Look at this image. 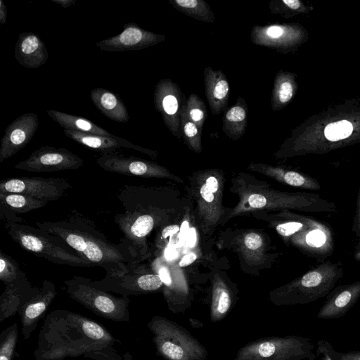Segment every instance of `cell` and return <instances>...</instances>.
Returning <instances> with one entry per match:
<instances>
[{"label":"cell","instance_id":"cell-1","mask_svg":"<svg viewBox=\"0 0 360 360\" xmlns=\"http://www.w3.org/2000/svg\"><path fill=\"white\" fill-rule=\"evenodd\" d=\"M118 340L103 326L67 309L48 314L40 329L34 360H64L113 346Z\"/></svg>","mask_w":360,"mask_h":360},{"label":"cell","instance_id":"cell-2","mask_svg":"<svg viewBox=\"0 0 360 360\" xmlns=\"http://www.w3.org/2000/svg\"><path fill=\"white\" fill-rule=\"evenodd\" d=\"M37 227L59 237L94 266L103 268L105 276H119L134 261L121 243H112L94 221L75 210L68 217L56 221H37ZM136 263V262H134Z\"/></svg>","mask_w":360,"mask_h":360},{"label":"cell","instance_id":"cell-3","mask_svg":"<svg viewBox=\"0 0 360 360\" xmlns=\"http://www.w3.org/2000/svg\"><path fill=\"white\" fill-rule=\"evenodd\" d=\"M123 212L114 215L115 223L124 235L121 244L136 263L149 255L147 236L161 221L159 209L153 203L152 189L125 184L116 194Z\"/></svg>","mask_w":360,"mask_h":360},{"label":"cell","instance_id":"cell-4","mask_svg":"<svg viewBox=\"0 0 360 360\" xmlns=\"http://www.w3.org/2000/svg\"><path fill=\"white\" fill-rule=\"evenodd\" d=\"M275 229L286 243L317 261L324 262L335 248L334 233L326 223L309 216L284 210Z\"/></svg>","mask_w":360,"mask_h":360},{"label":"cell","instance_id":"cell-5","mask_svg":"<svg viewBox=\"0 0 360 360\" xmlns=\"http://www.w3.org/2000/svg\"><path fill=\"white\" fill-rule=\"evenodd\" d=\"M343 274L342 263L326 260L271 291L269 299L277 306L309 304L327 296Z\"/></svg>","mask_w":360,"mask_h":360},{"label":"cell","instance_id":"cell-6","mask_svg":"<svg viewBox=\"0 0 360 360\" xmlns=\"http://www.w3.org/2000/svg\"><path fill=\"white\" fill-rule=\"evenodd\" d=\"M8 236L21 248L55 264L75 267L94 266L58 236L23 223L4 221Z\"/></svg>","mask_w":360,"mask_h":360},{"label":"cell","instance_id":"cell-7","mask_svg":"<svg viewBox=\"0 0 360 360\" xmlns=\"http://www.w3.org/2000/svg\"><path fill=\"white\" fill-rule=\"evenodd\" d=\"M240 195V200L231 211L230 217L243 212L264 209H290L309 212H338L334 202L323 199L316 193L248 188Z\"/></svg>","mask_w":360,"mask_h":360},{"label":"cell","instance_id":"cell-8","mask_svg":"<svg viewBox=\"0 0 360 360\" xmlns=\"http://www.w3.org/2000/svg\"><path fill=\"white\" fill-rule=\"evenodd\" d=\"M156 353L165 360H206L207 349L185 328L162 316L147 323Z\"/></svg>","mask_w":360,"mask_h":360},{"label":"cell","instance_id":"cell-9","mask_svg":"<svg viewBox=\"0 0 360 360\" xmlns=\"http://www.w3.org/2000/svg\"><path fill=\"white\" fill-rule=\"evenodd\" d=\"M314 349L309 338L269 336L243 345L231 360H315Z\"/></svg>","mask_w":360,"mask_h":360},{"label":"cell","instance_id":"cell-10","mask_svg":"<svg viewBox=\"0 0 360 360\" xmlns=\"http://www.w3.org/2000/svg\"><path fill=\"white\" fill-rule=\"evenodd\" d=\"M66 292L96 315L116 322L130 320L129 296L117 297L91 285L90 279L74 276L65 280Z\"/></svg>","mask_w":360,"mask_h":360},{"label":"cell","instance_id":"cell-11","mask_svg":"<svg viewBox=\"0 0 360 360\" xmlns=\"http://www.w3.org/2000/svg\"><path fill=\"white\" fill-rule=\"evenodd\" d=\"M129 263L127 271L119 276H105L100 281L90 283L94 287L118 293L122 296L138 295L160 291L164 287L158 274L151 273L138 265Z\"/></svg>","mask_w":360,"mask_h":360},{"label":"cell","instance_id":"cell-12","mask_svg":"<svg viewBox=\"0 0 360 360\" xmlns=\"http://www.w3.org/2000/svg\"><path fill=\"white\" fill-rule=\"evenodd\" d=\"M72 187L60 177L22 176L0 181V193H22L47 202L58 200Z\"/></svg>","mask_w":360,"mask_h":360},{"label":"cell","instance_id":"cell-13","mask_svg":"<svg viewBox=\"0 0 360 360\" xmlns=\"http://www.w3.org/2000/svg\"><path fill=\"white\" fill-rule=\"evenodd\" d=\"M83 163L80 157L65 148L46 146L33 151L14 168L30 172H52L76 169Z\"/></svg>","mask_w":360,"mask_h":360},{"label":"cell","instance_id":"cell-14","mask_svg":"<svg viewBox=\"0 0 360 360\" xmlns=\"http://www.w3.org/2000/svg\"><path fill=\"white\" fill-rule=\"evenodd\" d=\"M153 98L166 127L174 136L181 138V115L186 101L179 85L170 79H162L155 85Z\"/></svg>","mask_w":360,"mask_h":360},{"label":"cell","instance_id":"cell-15","mask_svg":"<svg viewBox=\"0 0 360 360\" xmlns=\"http://www.w3.org/2000/svg\"><path fill=\"white\" fill-rule=\"evenodd\" d=\"M96 162L100 167L110 172L143 178H169L182 181L163 166L133 156L102 153Z\"/></svg>","mask_w":360,"mask_h":360},{"label":"cell","instance_id":"cell-16","mask_svg":"<svg viewBox=\"0 0 360 360\" xmlns=\"http://www.w3.org/2000/svg\"><path fill=\"white\" fill-rule=\"evenodd\" d=\"M120 33L96 43L103 51H138L165 41V36L140 27L136 22H127Z\"/></svg>","mask_w":360,"mask_h":360},{"label":"cell","instance_id":"cell-17","mask_svg":"<svg viewBox=\"0 0 360 360\" xmlns=\"http://www.w3.org/2000/svg\"><path fill=\"white\" fill-rule=\"evenodd\" d=\"M39 124L38 115L34 112L24 113L11 122L1 139L0 162L26 146L34 137Z\"/></svg>","mask_w":360,"mask_h":360},{"label":"cell","instance_id":"cell-18","mask_svg":"<svg viewBox=\"0 0 360 360\" xmlns=\"http://www.w3.org/2000/svg\"><path fill=\"white\" fill-rule=\"evenodd\" d=\"M56 295V285L46 279L32 297L20 309L18 314L20 318L21 330L25 340L30 338Z\"/></svg>","mask_w":360,"mask_h":360},{"label":"cell","instance_id":"cell-19","mask_svg":"<svg viewBox=\"0 0 360 360\" xmlns=\"http://www.w3.org/2000/svg\"><path fill=\"white\" fill-rule=\"evenodd\" d=\"M359 298V281L338 285L328 294L316 316L322 319L342 317L355 305Z\"/></svg>","mask_w":360,"mask_h":360},{"label":"cell","instance_id":"cell-20","mask_svg":"<svg viewBox=\"0 0 360 360\" xmlns=\"http://www.w3.org/2000/svg\"><path fill=\"white\" fill-rule=\"evenodd\" d=\"M63 132L67 137L72 141L102 153H112L116 149L125 148L145 153L152 158H156L158 155V153L155 150L135 145L115 135L112 136H100L69 129H64Z\"/></svg>","mask_w":360,"mask_h":360},{"label":"cell","instance_id":"cell-21","mask_svg":"<svg viewBox=\"0 0 360 360\" xmlns=\"http://www.w3.org/2000/svg\"><path fill=\"white\" fill-rule=\"evenodd\" d=\"M14 52L17 62L30 69L41 67L46 63L49 58L46 44L32 32H24L20 34Z\"/></svg>","mask_w":360,"mask_h":360},{"label":"cell","instance_id":"cell-22","mask_svg":"<svg viewBox=\"0 0 360 360\" xmlns=\"http://www.w3.org/2000/svg\"><path fill=\"white\" fill-rule=\"evenodd\" d=\"M38 289L31 285L27 276L5 285L0 296V322L18 313Z\"/></svg>","mask_w":360,"mask_h":360},{"label":"cell","instance_id":"cell-23","mask_svg":"<svg viewBox=\"0 0 360 360\" xmlns=\"http://www.w3.org/2000/svg\"><path fill=\"white\" fill-rule=\"evenodd\" d=\"M205 96L213 115H219L226 108L229 98V83L225 74L211 67L204 69Z\"/></svg>","mask_w":360,"mask_h":360},{"label":"cell","instance_id":"cell-24","mask_svg":"<svg viewBox=\"0 0 360 360\" xmlns=\"http://www.w3.org/2000/svg\"><path fill=\"white\" fill-rule=\"evenodd\" d=\"M248 168L290 186L313 191L321 188L316 179L297 171L263 163H251Z\"/></svg>","mask_w":360,"mask_h":360},{"label":"cell","instance_id":"cell-25","mask_svg":"<svg viewBox=\"0 0 360 360\" xmlns=\"http://www.w3.org/2000/svg\"><path fill=\"white\" fill-rule=\"evenodd\" d=\"M236 302V293L218 274H215L211 285L210 317L216 323L224 319Z\"/></svg>","mask_w":360,"mask_h":360},{"label":"cell","instance_id":"cell-26","mask_svg":"<svg viewBox=\"0 0 360 360\" xmlns=\"http://www.w3.org/2000/svg\"><path fill=\"white\" fill-rule=\"evenodd\" d=\"M90 98L96 108L106 117L120 123H126L129 115L126 105L119 96L110 90L98 87L90 91Z\"/></svg>","mask_w":360,"mask_h":360},{"label":"cell","instance_id":"cell-27","mask_svg":"<svg viewBox=\"0 0 360 360\" xmlns=\"http://www.w3.org/2000/svg\"><path fill=\"white\" fill-rule=\"evenodd\" d=\"M248 105L243 97H238L236 103L224 113L222 118V131L233 141L239 139L247 127Z\"/></svg>","mask_w":360,"mask_h":360},{"label":"cell","instance_id":"cell-28","mask_svg":"<svg viewBox=\"0 0 360 360\" xmlns=\"http://www.w3.org/2000/svg\"><path fill=\"white\" fill-rule=\"evenodd\" d=\"M198 195L199 214L201 217L203 231L205 233L206 229L212 228L219 221L221 214L220 211L221 197L210 191L205 182L199 187Z\"/></svg>","mask_w":360,"mask_h":360},{"label":"cell","instance_id":"cell-29","mask_svg":"<svg viewBox=\"0 0 360 360\" xmlns=\"http://www.w3.org/2000/svg\"><path fill=\"white\" fill-rule=\"evenodd\" d=\"M47 114L64 129L100 136H112L114 135L85 117L56 110H49Z\"/></svg>","mask_w":360,"mask_h":360},{"label":"cell","instance_id":"cell-30","mask_svg":"<svg viewBox=\"0 0 360 360\" xmlns=\"http://www.w3.org/2000/svg\"><path fill=\"white\" fill-rule=\"evenodd\" d=\"M48 202L22 193H0V207L15 214L43 207Z\"/></svg>","mask_w":360,"mask_h":360},{"label":"cell","instance_id":"cell-31","mask_svg":"<svg viewBox=\"0 0 360 360\" xmlns=\"http://www.w3.org/2000/svg\"><path fill=\"white\" fill-rule=\"evenodd\" d=\"M175 9L195 20L212 23L215 16L210 5L204 0H169Z\"/></svg>","mask_w":360,"mask_h":360},{"label":"cell","instance_id":"cell-32","mask_svg":"<svg viewBox=\"0 0 360 360\" xmlns=\"http://www.w3.org/2000/svg\"><path fill=\"white\" fill-rule=\"evenodd\" d=\"M291 79L287 74L281 71L277 73L271 98L273 110L281 109L292 98L294 84Z\"/></svg>","mask_w":360,"mask_h":360},{"label":"cell","instance_id":"cell-33","mask_svg":"<svg viewBox=\"0 0 360 360\" xmlns=\"http://www.w3.org/2000/svg\"><path fill=\"white\" fill-rule=\"evenodd\" d=\"M181 128L182 136L187 146L196 153L202 151L201 131L196 124L188 117L184 106L181 115Z\"/></svg>","mask_w":360,"mask_h":360},{"label":"cell","instance_id":"cell-34","mask_svg":"<svg viewBox=\"0 0 360 360\" xmlns=\"http://www.w3.org/2000/svg\"><path fill=\"white\" fill-rule=\"evenodd\" d=\"M25 276L18 263L0 250V280L4 284L9 285Z\"/></svg>","mask_w":360,"mask_h":360},{"label":"cell","instance_id":"cell-35","mask_svg":"<svg viewBox=\"0 0 360 360\" xmlns=\"http://www.w3.org/2000/svg\"><path fill=\"white\" fill-rule=\"evenodd\" d=\"M18 340L16 323L8 326L0 335V360H13Z\"/></svg>","mask_w":360,"mask_h":360},{"label":"cell","instance_id":"cell-36","mask_svg":"<svg viewBox=\"0 0 360 360\" xmlns=\"http://www.w3.org/2000/svg\"><path fill=\"white\" fill-rule=\"evenodd\" d=\"M316 354L320 360H360V351L338 352L325 340L317 341Z\"/></svg>","mask_w":360,"mask_h":360},{"label":"cell","instance_id":"cell-37","mask_svg":"<svg viewBox=\"0 0 360 360\" xmlns=\"http://www.w3.org/2000/svg\"><path fill=\"white\" fill-rule=\"evenodd\" d=\"M186 111L188 117L202 132V127L207 117L205 102L197 94H191L186 100Z\"/></svg>","mask_w":360,"mask_h":360},{"label":"cell","instance_id":"cell-38","mask_svg":"<svg viewBox=\"0 0 360 360\" xmlns=\"http://www.w3.org/2000/svg\"><path fill=\"white\" fill-rule=\"evenodd\" d=\"M264 247V238L259 233L249 232L243 236L242 250L245 256L261 257L263 256Z\"/></svg>","mask_w":360,"mask_h":360},{"label":"cell","instance_id":"cell-39","mask_svg":"<svg viewBox=\"0 0 360 360\" xmlns=\"http://www.w3.org/2000/svg\"><path fill=\"white\" fill-rule=\"evenodd\" d=\"M353 130L352 124L347 120L328 124L324 129L325 137L330 141H338L349 137Z\"/></svg>","mask_w":360,"mask_h":360},{"label":"cell","instance_id":"cell-40","mask_svg":"<svg viewBox=\"0 0 360 360\" xmlns=\"http://www.w3.org/2000/svg\"><path fill=\"white\" fill-rule=\"evenodd\" d=\"M84 356L93 360H135L129 352L120 354L113 346L86 352Z\"/></svg>","mask_w":360,"mask_h":360},{"label":"cell","instance_id":"cell-41","mask_svg":"<svg viewBox=\"0 0 360 360\" xmlns=\"http://www.w3.org/2000/svg\"><path fill=\"white\" fill-rule=\"evenodd\" d=\"M205 184L210 191L217 196L221 197L222 183L219 181L217 176L209 175L205 179Z\"/></svg>","mask_w":360,"mask_h":360},{"label":"cell","instance_id":"cell-42","mask_svg":"<svg viewBox=\"0 0 360 360\" xmlns=\"http://www.w3.org/2000/svg\"><path fill=\"white\" fill-rule=\"evenodd\" d=\"M356 210L354 215L352 231L354 235L360 239V185L358 191Z\"/></svg>","mask_w":360,"mask_h":360},{"label":"cell","instance_id":"cell-43","mask_svg":"<svg viewBox=\"0 0 360 360\" xmlns=\"http://www.w3.org/2000/svg\"><path fill=\"white\" fill-rule=\"evenodd\" d=\"M197 259V255L195 252H189L182 257L179 262V266L185 267L191 264Z\"/></svg>","mask_w":360,"mask_h":360},{"label":"cell","instance_id":"cell-44","mask_svg":"<svg viewBox=\"0 0 360 360\" xmlns=\"http://www.w3.org/2000/svg\"><path fill=\"white\" fill-rule=\"evenodd\" d=\"M179 230V226L177 225H169L164 228L162 231V238H166L177 233Z\"/></svg>","mask_w":360,"mask_h":360},{"label":"cell","instance_id":"cell-45","mask_svg":"<svg viewBox=\"0 0 360 360\" xmlns=\"http://www.w3.org/2000/svg\"><path fill=\"white\" fill-rule=\"evenodd\" d=\"M7 18V9L5 4L0 0V23L4 25Z\"/></svg>","mask_w":360,"mask_h":360},{"label":"cell","instance_id":"cell-46","mask_svg":"<svg viewBox=\"0 0 360 360\" xmlns=\"http://www.w3.org/2000/svg\"><path fill=\"white\" fill-rule=\"evenodd\" d=\"M51 1L64 8L73 6L76 3V0H51Z\"/></svg>","mask_w":360,"mask_h":360},{"label":"cell","instance_id":"cell-47","mask_svg":"<svg viewBox=\"0 0 360 360\" xmlns=\"http://www.w3.org/2000/svg\"><path fill=\"white\" fill-rule=\"evenodd\" d=\"M165 255L167 260H172L178 256V252L174 248H168L166 249Z\"/></svg>","mask_w":360,"mask_h":360},{"label":"cell","instance_id":"cell-48","mask_svg":"<svg viewBox=\"0 0 360 360\" xmlns=\"http://www.w3.org/2000/svg\"><path fill=\"white\" fill-rule=\"evenodd\" d=\"M354 259L356 262H360V239L354 248Z\"/></svg>","mask_w":360,"mask_h":360},{"label":"cell","instance_id":"cell-49","mask_svg":"<svg viewBox=\"0 0 360 360\" xmlns=\"http://www.w3.org/2000/svg\"><path fill=\"white\" fill-rule=\"evenodd\" d=\"M195 241V231L194 229H191L189 232L188 236V245L192 247Z\"/></svg>","mask_w":360,"mask_h":360},{"label":"cell","instance_id":"cell-50","mask_svg":"<svg viewBox=\"0 0 360 360\" xmlns=\"http://www.w3.org/2000/svg\"><path fill=\"white\" fill-rule=\"evenodd\" d=\"M190 323L193 327L198 328L202 326V323L196 319H190Z\"/></svg>","mask_w":360,"mask_h":360}]
</instances>
